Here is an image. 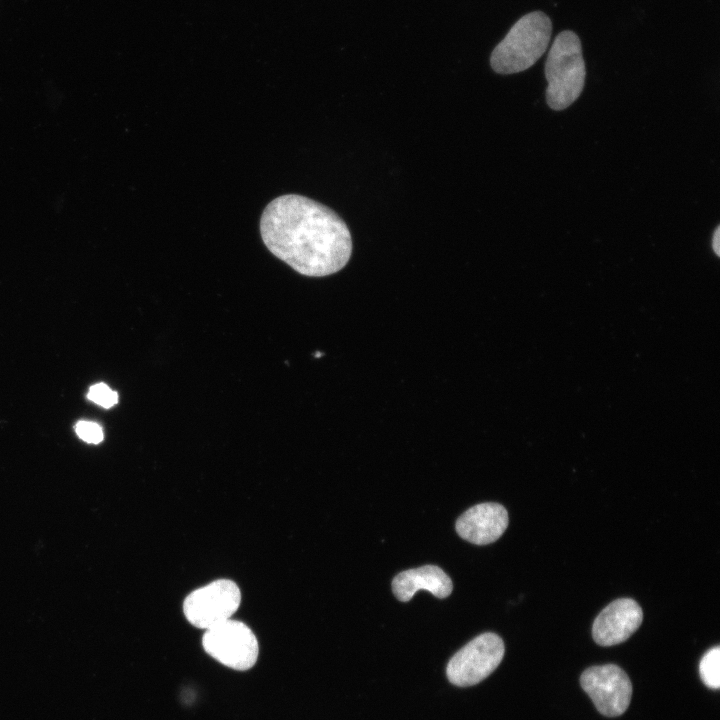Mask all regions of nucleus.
Masks as SVG:
<instances>
[{
    "instance_id": "nucleus-8",
    "label": "nucleus",
    "mask_w": 720,
    "mask_h": 720,
    "mask_svg": "<svg viewBox=\"0 0 720 720\" xmlns=\"http://www.w3.org/2000/svg\"><path fill=\"white\" fill-rule=\"evenodd\" d=\"M642 620V608L635 600H614L595 618L593 639L600 646L617 645L626 641L640 627Z\"/></svg>"
},
{
    "instance_id": "nucleus-2",
    "label": "nucleus",
    "mask_w": 720,
    "mask_h": 720,
    "mask_svg": "<svg viewBox=\"0 0 720 720\" xmlns=\"http://www.w3.org/2000/svg\"><path fill=\"white\" fill-rule=\"evenodd\" d=\"M544 71L548 82L546 101L552 110H564L578 99L584 88L586 69L577 34L565 30L556 36Z\"/></svg>"
},
{
    "instance_id": "nucleus-1",
    "label": "nucleus",
    "mask_w": 720,
    "mask_h": 720,
    "mask_svg": "<svg viewBox=\"0 0 720 720\" xmlns=\"http://www.w3.org/2000/svg\"><path fill=\"white\" fill-rule=\"evenodd\" d=\"M260 234L274 256L309 277L340 271L352 254L344 220L331 208L298 194H285L267 204Z\"/></svg>"
},
{
    "instance_id": "nucleus-3",
    "label": "nucleus",
    "mask_w": 720,
    "mask_h": 720,
    "mask_svg": "<svg viewBox=\"0 0 720 720\" xmlns=\"http://www.w3.org/2000/svg\"><path fill=\"white\" fill-rule=\"evenodd\" d=\"M552 33L549 17L534 11L521 17L494 48L490 64L499 74H514L530 68L546 51Z\"/></svg>"
},
{
    "instance_id": "nucleus-6",
    "label": "nucleus",
    "mask_w": 720,
    "mask_h": 720,
    "mask_svg": "<svg viewBox=\"0 0 720 720\" xmlns=\"http://www.w3.org/2000/svg\"><path fill=\"white\" fill-rule=\"evenodd\" d=\"M240 603L237 584L218 579L192 591L184 600L183 612L190 624L207 630L231 619Z\"/></svg>"
},
{
    "instance_id": "nucleus-4",
    "label": "nucleus",
    "mask_w": 720,
    "mask_h": 720,
    "mask_svg": "<svg viewBox=\"0 0 720 720\" xmlns=\"http://www.w3.org/2000/svg\"><path fill=\"white\" fill-rule=\"evenodd\" d=\"M505 652L503 640L486 632L462 647L448 662V680L459 687L473 686L488 677L500 664Z\"/></svg>"
},
{
    "instance_id": "nucleus-10",
    "label": "nucleus",
    "mask_w": 720,
    "mask_h": 720,
    "mask_svg": "<svg viewBox=\"0 0 720 720\" xmlns=\"http://www.w3.org/2000/svg\"><path fill=\"white\" fill-rule=\"evenodd\" d=\"M421 589L445 598L451 594L453 584L450 577L435 565L402 571L392 581L394 595L403 602L409 601Z\"/></svg>"
},
{
    "instance_id": "nucleus-7",
    "label": "nucleus",
    "mask_w": 720,
    "mask_h": 720,
    "mask_svg": "<svg viewBox=\"0 0 720 720\" xmlns=\"http://www.w3.org/2000/svg\"><path fill=\"white\" fill-rule=\"evenodd\" d=\"M580 683L596 709L605 716H619L630 704L631 681L624 670L615 664L586 669L580 677Z\"/></svg>"
},
{
    "instance_id": "nucleus-14",
    "label": "nucleus",
    "mask_w": 720,
    "mask_h": 720,
    "mask_svg": "<svg viewBox=\"0 0 720 720\" xmlns=\"http://www.w3.org/2000/svg\"><path fill=\"white\" fill-rule=\"evenodd\" d=\"M719 242H720V226H717L715 229V232L713 234V237H712V248H713L714 252L716 253V255H718V256L720 255Z\"/></svg>"
},
{
    "instance_id": "nucleus-11",
    "label": "nucleus",
    "mask_w": 720,
    "mask_h": 720,
    "mask_svg": "<svg viewBox=\"0 0 720 720\" xmlns=\"http://www.w3.org/2000/svg\"><path fill=\"white\" fill-rule=\"evenodd\" d=\"M699 674L702 682L711 689L720 687V647L709 649L699 664Z\"/></svg>"
},
{
    "instance_id": "nucleus-12",
    "label": "nucleus",
    "mask_w": 720,
    "mask_h": 720,
    "mask_svg": "<svg viewBox=\"0 0 720 720\" xmlns=\"http://www.w3.org/2000/svg\"><path fill=\"white\" fill-rule=\"evenodd\" d=\"M87 397L104 408H111L118 402V394L105 383H97L89 388Z\"/></svg>"
},
{
    "instance_id": "nucleus-9",
    "label": "nucleus",
    "mask_w": 720,
    "mask_h": 720,
    "mask_svg": "<svg viewBox=\"0 0 720 720\" xmlns=\"http://www.w3.org/2000/svg\"><path fill=\"white\" fill-rule=\"evenodd\" d=\"M508 522V512L504 506L486 502L466 510L457 519L455 527L464 540L476 545H486L500 538Z\"/></svg>"
},
{
    "instance_id": "nucleus-5",
    "label": "nucleus",
    "mask_w": 720,
    "mask_h": 720,
    "mask_svg": "<svg viewBox=\"0 0 720 720\" xmlns=\"http://www.w3.org/2000/svg\"><path fill=\"white\" fill-rule=\"evenodd\" d=\"M202 645L218 662L239 671L250 669L256 663L259 652L252 630L233 619L205 630Z\"/></svg>"
},
{
    "instance_id": "nucleus-13",
    "label": "nucleus",
    "mask_w": 720,
    "mask_h": 720,
    "mask_svg": "<svg viewBox=\"0 0 720 720\" xmlns=\"http://www.w3.org/2000/svg\"><path fill=\"white\" fill-rule=\"evenodd\" d=\"M75 431L83 441L91 444L100 443L104 437L101 426L91 421H79L75 426Z\"/></svg>"
}]
</instances>
